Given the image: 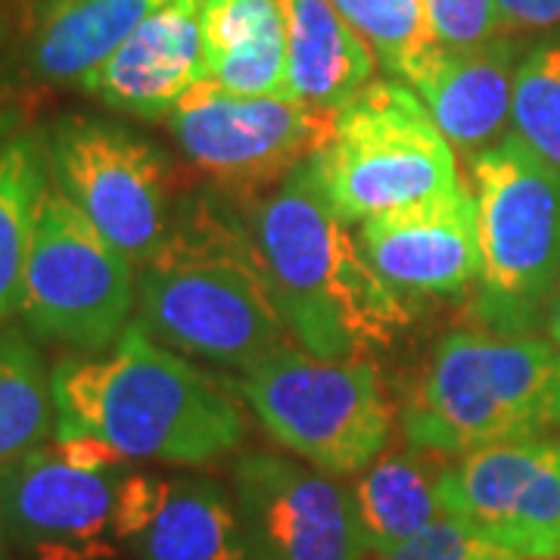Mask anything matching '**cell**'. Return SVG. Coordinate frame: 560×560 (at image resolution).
I'll use <instances>...</instances> for the list:
<instances>
[{"label": "cell", "instance_id": "obj_1", "mask_svg": "<svg viewBox=\"0 0 560 560\" xmlns=\"http://www.w3.org/2000/svg\"><path fill=\"white\" fill-rule=\"evenodd\" d=\"M253 261L302 349L371 359L408 327V302L371 268L359 237L320 197L312 165L234 200Z\"/></svg>", "mask_w": 560, "mask_h": 560}, {"label": "cell", "instance_id": "obj_2", "mask_svg": "<svg viewBox=\"0 0 560 560\" xmlns=\"http://www.w3.org/2000/svg\"><path fill=\"white\" fill-rule=\"evenodd\" d=\"M54 436H91L128 460L200 467L237 452L246 418L237 396L138 320L101 352H81L50 371Z\"/></svg>", "mask_w": 560, "mask_h": 560}, {"label": "cell", "instance_id": "obj_3", "mask_svg": "<svg viewBox=\"0 0 560 560\" xmlns=\"http://www.w3.org/2000/svg\"><path fill=\"white\" fill-rule=\"evenodd\" d=\"M138 324L184 359L246 371L290 342L271 290L228 202L197 200L138 268Z\"/></svg>", "mask_w": 560, "mask_h": 560}, {"label": "cell", "instance_id": "obj_4", "mask_svg": "<svg viewBox=\"0 0 560 560\" xmlns=\"http://www.w3.org/2000/svg\"><path fill=\"white\" fill-rule=\"evenodd\" d=\"M405 442L460 458L560 430V346L533 334L455 330L401 401Z\"/></svg>", "mask_w": 560, "mask_h": 560}, {"label": "cell", "instance_id": "obj_5", "mask_svg": "<svg viewBox=\"0 0 560 560\" xmlns=\"http://www.w3.org/2000/svg\"><path fill=\"white\" fill-rule=\"evenodd\" d=\"M482 271L474 315L529 334L560 290V168L514 131L470 156Z\"/></svg>", "mask_w": 560, "mask_h": 560}, {"label": "cell", "instance_id": "obj_6", "mask_svg": "<svg viewBox=\"0 0 560 560\" xmlns=\"http://www.w3.org/2000/svg\"><path fill=\"white\" fill-rule=\"evenodd\" d=\"M234 386L271 440L330 477H355L389 448L396 411L368 359H324L283 342Z\"/></svg>", "mask_w": 560, "mask_h": 560}, {"label": "cell", "instance_id": "obj_7", "mask_svg": "<svg viewBox=\"0 0 560 560\" xmlns=\"http://www.w3.org/2000/svg\"><path fill=\"white\" fill-rule=\"evenodd\" d=\"M308 165L320 197L346 224L464 187L452 143L418 94L393 75L342 103Z\"/></svg>", "mask_w": 560, "mask_h": 560}, {"label": "cell", "instance_id": "obj_8", "mask_svg": "<svg viewBox=\"0 0 560 560\" xmlns=\"http://www.w3.org/2000/svg\"><path fill=\"white\" fill-rule=\"evenodd\" d=\"M138 305V265L44 180L22 275L20 315L44 340L101 352Z\"/></svg>", "mask_w": 560, "mask_h": 560}, {"label": "cell", "instance_id": "obj_9", "mask_svg": "<svg viewBox=\"0 0 560 560\" xmlns=\"http://www.w3.org/2000/svg\"><path fill=\"white\" fill-rule=\"evenodd\" d=\"M44 153L62 197L138 268L168 243L172 172L160 147L121 121L75 113L54 121Z\"/></svg>", "mask_w": 560, "mask_h": 560}, {"label": "cell", "instance_id": "obj_10", "mask_svg": "<svg viewBox=\"0 0 560 560\" xmlns=\"http://www.w3.org/2000/svg\"><path fill=\"white\" fill-rule=\"evenodd\" d=\"M337 109L290 97H241L197 84L168 113V131L184 156L234 197L259 194L308 162L334 131Z\"/></svg>", "mask_w": 560, "mask_h": 560}, {"label": "cell", "instance_id": "obj_11", "mask_svg": "<svg viewBox=\"0 0 560 560\" xmlns=\"http://www.w3.org/2000/svg\"><path fill=\"white\" fill-rule=\"evenodd\" d=\"M128 464L81 467L54 440L0 467L7 533L25 560H113Z\"/></svg>", "mask_w": 560, "mask_h": 560}, {"label": "cell", "instance_id": "obj_12", "mask_svg": "<svg viewBox=\"0 0 560 560\" xmlns=\"http://www.w3.org/2000/svg\"><path fill=\"white\" fill-rule=\"evenodd\" d=\"M234 504L249 560H364L352 489L318 467L275 452L234 460Z\"/></svg>", "mask_w": 560, "mask_h": 560}, {"label": "cell", "instance_id": "obj_13", "mask_svg": "<svg viewBox=\"0 0 560 560\" xmlns=\"http://www.w3.org/2000/svg\"><path fill=\"white\" fill-rule=\"evenodd\" d=\"M359 243L401 300L458 296L480 283V224L467 184L361 221Z\"/></svg>", "mask_w": 560, "mask_h": 560}, {"label": "cell", "instance_id": "obj_14", "mask_svg": "<svg viewBox=\"0 0 560 560\" xmlns=\"http://www.w3.org/2000/svg\"><path fill=\"white\" fill-rule=\"evenodd\" d=\"M209 79L200 0H165L79 91L143 121H165L197 84Z\"/></svg>", "mask_w": 560, "mask_h": 560}, {"label": "cell", "instance_id": "obj_15", "mask_svg": "<svg viewBox=\"0 0 560 560\" xmlns=\"http://www.w3.org/2000/svg\"><path fill=\"white\" fill-rule=\"evenodd\" d=\"M121 541L138 560H249L234 495L206 477L128 470Z\"/></svg>", "mask_w": 560, "mask_h": 560}, {"label": "cell", "instance_id": "obj_16", "mask_svg": "<svg viewBox=\"0 0 560 560\" xmlns=\"http://www.w3.org/2000/svg\"><path fill=\"white\" fill-rule=\"evenodd\" d=\"M526 50L517 35H499L464 50L430 47L405 84L423 101L445 140L474 156L511 128L517 69Z\"/></svg>", "mask_w": 560, "mask_h": 560}, {"label": "cell", "instance_id": "obj_17", "mask_svg": "<svg viewBox=\"0 0 560 560\" xmlns=\"http://www.w3.org/2000/svg\"><path fill=\"white\" fill-rule=\"evenodd\" d=\"M165 0H38L25 28V66L44 84L79 88Z\"/></svg>", "mask_w": 560, "mask_h": 560}, {"label": "cell", "instance_id": "obj_18", "mask_svg": "<svg viewBox=\"0 0 560 560\" xmlns=\"http://www.w3.org/2000/svg\"><path fill=\"white\" fill-rule=\"evenodd\" d=\"M287 20V97L340 109L377 79L371 44L330 0H280Z\"/></svg>", "mask_w": 560, "mask_h": 560}, {"label": "cell", "instance_id": "obj_19", "mask_svg": "<svg viewBox=\"0 0 560 560\" xmlns=\"http://www.w3.org/2000/svg\"><path fill=\"white\" fill-rule=\"evenodd\" d=\"M209 79L241 97H287V20L280 0H200Z\"/></svg>", "mask_w": 560, "mask_h": 560}, {"label": "cell", "instance_id": "obj_20", "mask_svg": "<svg viewBox=\"0 0 560 560\" xmlns=\"http://www.w3.org/2000/svg\"><path fill=\"white\" fill-rule=\"evenodd\" d=\"M442 460L448 458L420 452L405 442V448H386L381 458L355 474L352 501L371 555L383 558L440 521L436 486L445 467Z\"/></svg>", "mask_w": 560, "mask_h": 560}, {"label": "cell", "instance_id": "obj_21", "mask_svg": "<svg viewBox=\"0 0 560 560\" xmlns=\"http://www.w3.org/2000/svg\"><path fill=\"white\" fill-rule=\"evenodd\" d=\"M44 180L47 153L35 131H22L0 143V320L20 312L22 275Z\"/></svg>", "mask_w": 560, "mask_h": 560}, {"label": "cell", "instance_id": "obj_22", "mask_svg": "<svg viewBox=\"0 0 560 560\" xmlns=\"http://www.w3.org/2000/svg\"><path fill=\"white\" fill-rule=\"evenodd\" d=\"M57 433V401L38 349L0 330V467L40 448Z\"/></svg>", "mask_w": 560, "mask_h": 560}, {"label": "cell", "instance_id": "obj_23", "mask_svg": "<svg viewBox=\"0 0 560 560\" xmlns=\"http://www.w3.org/2000/svg\"><path fill=\"white\" fill-rule=\"evenodd\" d=\"M511 131L560 168V40H541L523 54Z\"/></svg>", "mask_w": 560, "mask_h": 560}, {"label": "cell", "instance_id": "obj_24", "mask_svg": "<svg viewBox=\"0 0 560 560\" xmlns=\"http://www.w3.org/2000/svg\"><path fill=\"white\" fill-rule=\"evenodd\" d=\"M393 79L405 81L433 47L427 38L420 0H330Z\"/></svg>", "mask_w": 560, "mask_h": 560}, {"label": "cell", "instance_id": "obj_25", "mask_svg": "<svg viewBox=\"0 0 560 560\" xmlns=\"http://www.w3.org/2000/svg\"><path fill=\"white\" fill-rule=\"evenodd\" d=\"M492 541L523 560H560V442L523 486Z\"/></svg>", "mask_w": 560, "mask_h": 560}, {"label": "cell", "instance_id": "obj_26", "mask_svg": "<svg viewBox=\"0 0 560 560\" xmlns=\"http://www.w3.org/2000/svg\"><path fill=\"white\" fill-rule=\"evenodd\" d=\"M427 38L442 50H464L504 35L499 0H420Z\"/></svg>", "mask_w": 560, "mask_h": 560}, {"label": "cell", "instance_id": "obj_27", "mask_svg": "<svg viewBox=\"0 0 560 560\" xmlns=\"http://www.w3.org/2000/svg\"><path fill=\"white\" fill-rule=\"evenodd\" d=\"M381 560H523L521 555L501 548L499 541L486 539L467 523L452 521L442 514L415 539L399 545L396 551L383 555Z\"/></svg>", "mask_w": 560, "mask_h": 560}, {"label": "cell", "instance_id": "obj_28", "mask_svg": "<svg viewBox=\"0 0 560 560\" xmlns=\"http://www.w3.org/2000/svg\"><path fill=\"white\" fill-rule=\"evenodd\" d=\"M504 35L545 32L560 25V0H499Z\"/></svg>", "mask_w": 560, "mask_h": 560}, {"label": "cell", "instance_id": "obj_29", "mask_svg": "<svg viewBox=\"0 0 560 560\" xmlns=\"http://www.w3.org/2000/svg\"><path fill=\"white\" fill-rule=\"evenodd\" d=\"M541 324H545L548 340L555 342V346H560V290H558V296L551 300V305L545 308V318H541Z\"/></svg>", "mask_w": 560, "mask_h": 560}, {"label": "cell", "instance_id": "obj_30", "mask_svg": "<svg viewBox=\"0 0 560 560\" xmlns=\"http://www.w3.org/2000/svg\"><path fill=\"white\" fill-rule=\"evenodd\" d=\"M10 533H7V508H3V489H0V560H10Z\"/></svg>", "mask_w": 560, "mask_h": 560}, {"label": "cell", "instance_id": "obj_31", "mask_svg": "<svg viewBox=\"0 0 560 560\" xmlns=\"http://www.w3.org/2000/svg\"><path fill=\"white\" fill-rule=\"evenodd\" d=\"M13 121H16V116H13V113H0V143H3V135L13 128Z\"/></svg>", "mask_w": 560, "mask_h": 560}, {"label": "cell", "instance_id": "obj_32", "mask_svg": "<svg viewBox=\"0 0 560 560\" xmlns=\"http://www.w3.org/2000/svg\"><path fill=\"white\" fill-rule=\"evenodd\" d=\"M0 75H3V25H0Z\"/></svg>", "mask_w": 560, "mask_h": 560}]
</instances>
